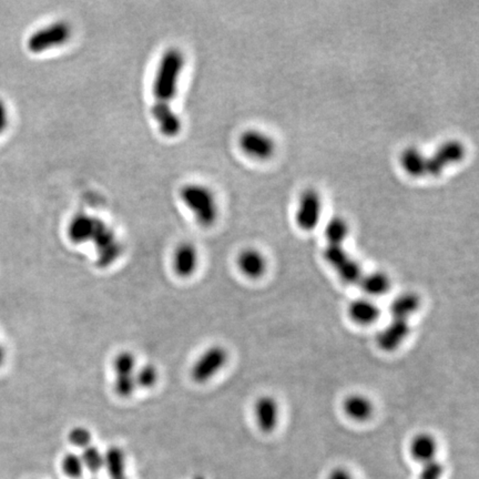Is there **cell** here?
<instances>
[{
  "label": "cell",
  "instance_id": "obj_7",
  "mask_svg": "<svg viewBox=\"0 0 479 479\" xmlns=\"http://www.w3.org/2000/svg\"><path fill=\"white\" fill-rule=\"evenodd\" d=\"M323 255L325 261L337 272V275L343 282L348 284L358 283L363 275L360 265L346 252L343 246L327 244Z\"/></svg>",
  "mask_w": 479,
  "mask_h": 479
},
{
  "label": "cell",
  "instance_id": "obj_8",
  "mask_svg": "<svg viewBox=\"0 0 479 479\" xmlns=\"http://www.w3.org/2000/svg\"><path fill=\"white\" fill-rule=\"evenodd\" d=\"M238 147L242 153L252 159H270L275 153V141L271 136L258 129H248L238 138Z\"/></svg>",
  "mask_w": 479,
  "mask_h": 479
},
{
  "label": "cell",
  "instance_id": "obj_25",
  "mask_svg": "<svg viewBox=\"0 0 479 479\" xmlns=\"http://www.w3.org/2000/svg\"><path fill=\"white\" fill-rule=\"evenodd\" d=\"M135 378L137 388L141 387L148 390V388L153 387L157 384L158 380H159V373H158L157 368L155 365L145 364V365L137 368Z\"/></svg>",
  "mask_w": 479,
  "mask_h": 479
},
{
  "label": "cell",
  "instance_id": "obj_5",
  "mask_svg": "<svg viewBox=\"0 0 479 479\" xmlns=\"http://www.w3.org/2000/svg\"><path fill=\"white\" fill-rule=\"evenodd\" d=\"M228 351L220 345H212L203 351L191 366L190 375L194 383L206 384L226 368Z\"/></svg>",
  "mask_w": 479,
  "mask_h": 479
},
{
  "label": "cell",
  "instance_id": "obj_26",
  "mask_svg": "<svg viewBox=\"0 0 479 479\" xmlns=\"http://www.w3.org/2000/svg\"><path fill=\"white\" fill-rule=\"evenodd\" d=\"M69 441L78 448L84 449L92 445V434L84 427H76L69 433Z\"/></svg>",
  "mask_w": 479,
  "mask_h": 479
},
{
  "label": "cell",
  "instance_id": "obj_15",
  "mask_svg": "<svg viewBox=\"0 0 479 479\" xmlns=\"http://www.w3.org/2000/svg\"><path fill=\"white\" fill-rule=\"evenodd\" d=\"M409 451H411V455L415 461L425 465L429 464L431 461H436L439 445H437L435 437L431 436V434H417L412 439Z\"/></svg>",
  "mask_w": 479,
  "mask_h": 479
},
{
  "label": "cell",
  "instance_id": "obj_27",
  "mask_svg": "<svg viewBox=\"0 0 479 479\" xmlns=\"http://www.w3.org/2000/svg\"><path fill=\"white\" fill-rule=\"evenodd\" d=\"M444 474L443 465L439 461H434L423 465L417 479H441Z\"/></svg>",
  "mask_w": 479,
  "mask_h": 479
},
{
  "label": "cell",
  "instance_id": "obj_13",
  "mask_svg": "<svg viewBox=\"0 0 479 479\" xmlns=\"http://www.w3.org/2000/svg\"><path fill=\"white\" fill-rule=\"evenodd\" d=\"M151 117L163 137L173 139L182 131V119L173 108L151 106Z\"/></svg>",
  "mask_w": 479,
  "mask_h": 479
},
{
  "label": "cell",
  "instance_id": "obj_18",
  "mask_svg": "<svg viewBox=\"0 0 479 479\" xmlns=\"http://www.w3.org/2000/svg\"><path fill=\"white\" fill-rule=\"evenodd\" d=\"M343 411L348 417L356 422L368 421L373 415L374 406L365 396L353 394L343 402Z\"/></svg>",
  "mask_w": 479,
  "mask_h": 479
},
{
  "label": "cell",
  "instance_id": "obj_19",
  "mask_svg": "<svg viewBox=\"0 0 479 479\" xmlns=\"http://www.w3.org/2000/svg\"><path fill=\"white\" fill-rule=\"evenodd\" d=\"M360 290L368 297H380L390 291L392 283L390 277L383 272H370L363 273L358 281Z\"/></svg>",
  "mask_w": 479,
  "mask_h": 479
},
{
  "label": "cell",
  "instance_id": "obj_11",
  "mask_svg": "<svg viewBox=\"0 0 479 479\" xmlns=\"http://www.w3.org/2000/svg\"><path fill=\"white\" fill-rule=\"evenodd\" d=\"M200 262L197 246L190 242H183L175 248L172 254V268L177 277H190L198 270Z\"/></svg>",
  "mask_w": 479,
  "mask_h": 479
},
{
  "label": "cell",
  "instance_id": "obj_29",
  "mask_svg": "<svg viewBox=\"0 0 479 479\" xmlns=\"http://www.w3.org/2000/svg\"><path fill=\"white\" fill-rule=\"evenodd\" d=\"M329 479H354V477L344 468H335Z\"/></svg>",
  "mask_w": 479,
  "mask_h": 479
},
{
  "label": "cell",
  "instance_id": "obj_30",
  "mask_svg": "<svg viewBox=\"0 0 479 479\" xmlns=\"http://www.w3.org/2000/svg\"><path fill=\"white\" fill-rule=\"evenodd\" d=\"M7 358V351H6L5 345L0 341V368L4 365Z\"/></svg>",
  "mask_w": 479,
  "mask_h": 479
},
{
  "label": "cell",
  "instance_id": "obj_14",
  "mask_svg": "<svg viewBox=\"0 0 479 479\" xmlns=\"http://www.w3.org/2000/svg\"><path fill=\"white\" fill-rule=\"evenodd\" d=\"M236 266L244 277L259 279L266 271L265 256L256 248H244L236 256Z\"/></svg>",
  "mask_w": 479,
  "mask_h": 479
},
{
  "label": "cell",
  "instance_id": "obj_16",
  "mask_svg": "<svg viewBox=\"0 0 479 479\" xmlns=\"http://www.w3.org/2000/svg\"><path fill=\"white\" fill-rule=\"evenodd\" d=\"M348 316L358 325H370L380 317V309L372 299L366 297L351 302L348 309Z\"/></svg>",
  "mask_w": 479,
  "mask_h": 479
},
{
  "label": "cell",
  "instance_id": "obj_22",
  "mask_svg": "<svg viewBox=\"0 0 479 479\" xmlns=\"http://www.w3.org/2000/svg\"><path fill=\"white\" fill-rule=\"evenodd\" d=\"M61 472L71 479L82 478L84 476L86 468L80 454L69 453L65 455L61 461Z\"/></svg>",
  "mask_w": 479,
  "mask_h": 479
},
{
  "label": "cell",
  "instance_id": "obj_6",
  "mask_svg": "<svg viewBox=\"0 0 479 479\" xmlns=\"http://www.w3.org/2000/svg\"><path fill=\"white\" fill-rule=\"evenodd\" d=\"M466 148L458 140H448L437 148L431 155L425 157V175L439 177L447 167L464 160Z\"/></svg>",
  "mask_w": 479,
  "mask_h": 479
},
{
  "label": "cell",
  "instance_id": "obj_31",
  "mask_svg": "<svg viewBox=\"0 0 479 479\" xmlns=\"http://www.w3.org/2000/svg\"><path fill=\"white\" fill-rule=\"evenodd\" d=\"M118 479H123V477H122V478H118Z\"/></svg>",
  "mask_w": 479,
  "mask_h": 479
},
{
  "label": "cell",
  "instance_id": "obj_9",
  "mask_svg": "<svg viewBox=\"0 0 479 479\" xmlns=\"http://www.w3.org/2000/svg\"><path fill=\"white\" fill-rule=\"evenodd\" d=\"M323 201L317 191L309 189L302 193L297 203L295 220L299 229L312 231L319 226L322 218Z\"/></svg>",
  "mask_w": 479,
  "mask_h": 479
},
{
  "label": "cell",
  "instance_id": "obj_28",
  "mask_svg": "<svg viewBox=\"0 0 479 479\" xmlns=\"http://www.w3.org/2000/svg\"><path fill=\"white\" fill-rule=\"evenodd\" d=\"M8 126H9V110L6 102L0 98V135H3Z\"/></svg>",
  "mask_w": 479,
  "mask_h": 479
},
{
  "label": "cell",
  "instance_id": "obj_10",
  "mask_svg": "<svg viewBox=\"0 0 479 479\" xmlns=\"http://www.w3.org/2000/svg\"><path fill=\"white\" fill-rule=\"evenodd\" d=\"M411 333V325L404 319H392L383 330L376 335V344L384 352L397 350Z\"/></svg>",
  "mask_w": 479,
  "mask_h": 479
},
{
  "label": "cell",
  "instance_id": "obj_23",
  "mask_svg": "<svg viewBox=\"0 0 479 479\" xmlns=\"http://www.w3.org/2000/svg\"><path fill=\"white\" fill-rule=\"evenodd\" d=\"M114 375H135L137 370V358L128 351L117 354L112 363Z\"/></svg>",
  "mask_w": 479,
  "mask_h": 479
},
{
  "label": "cell",
  "instance_id": "obj_21",
  "mask_svg": "<svg viewBox=\"0 0 479 479\" xmlns=\"http://www.w3.org/2000/svg\"><path fill=\"white\" fill-rule=\"evenodd\" d=\"M324 234L327 244L343 246L350 234V226H348V221L342 216H334L325 226Z\"/></svg>",
  "mask_w": 479,
  "mask_h": 479
},
{
  "label": "cell",
  "instance_id": "obj_24",
  "mask_svg": "<svg viewBox=\"0 0 479 479\" xmlns=\"http://www.w3.org/2000/svg\"><path fill=\"white\" fill-rule=\"evenodd\" d=\"M80 456L84 461V468L88 472L98 473L104 467V455L92 445L82 449Z\"/></svg>",
  "mask_w": 479,
  "mask_h": 479
},
{
  "label": "cell",
  "instance_id": "obj_3",
  "mask_svg": "<svg viewBox=\"0 0 479 479\" xmlns=\"http://www.w3.org/2000/svg\"><path fill=\"white\" fill-rule=\"evenodd\" d=\"M179 197L201 226L210 228L216 224L219 218L218 199L208 185L187 183L179 191Z\"/></svg>",
  "mask_w": 479,
  "mask_h": 479
},
{
  "label": "cell",
  "instance_id": "obj_1",
  "mask_svg": "<svg viewBox=\"0 0 479 479\" xmlns=\"http://www.w3.org/2000/svg\"><path fill=\"white\" fill-rule=\"evenodd\" d=\"M71 238L75 244L92 242L101 263H111L121 252L119 238L114 231L104 220L88 213H80L76 216L71 224Z\"/></svg>",
  "mask_w": 479,
  "mask_h": 479
},
{
  "label": "cell",
  "instance_id": "obj_20",
  "mask_svg": "<svg viewBox=\"0 0 479 479\" xmlns=\"http://www.w3.org/2000/svg\"><path fill=\"white\" fill-rule=\"evenodd\" d=\"M425 157L417 148L408 147L401 153L400 163L408 175L421 177L425 175Z\"/></svg>",
  "mask_w": 479,
  "mask_h": 479
},
{
  "label": "cell",
  "instance_id": "obj_2",
  "mask_svg": "<svg viewBox=\"0 0 479 479\" xmlns=\"http://www.w3.org/2000/svg\"><path fill=\"white\" fill-rule=\"evenodd\" d=\"M185 64V53L177 47H170L163 53L153 77V96L155 100L153 106L172 108Z\"/></svg>",
  "mask_w": 479,
  "mask_h": 479
},
{
  "label": "cell",
  "instance_id": "obj_12",
  "mask_svg": "<svg viewBox=\"0 0 479 479\" xmlns=\"http://www.w3.org/2000/svg\"><path fill=\"white\" fill-rule=\"evenodd\" d=\"M254 419L264 433H271L277 429L280 419V406L272 396H260L253 406Z\"/></svg>",
  "mask_w": 479,
  "mask_h": 479
},
{
  "label": "cell",
  "instance_id": "obj_4",
  "mask_svg": "<svg viewBox=\"0 0 479 479\" xmlns=\"http://www.w3.org/2000/svg\"><path fill=\"white\" fill-rule=\"evenodd\" d=\"M72 37V26L67 21H55L33 31L26 41V47L35 55L62 47Z\"/></svg>",
  "mask_w": 479,
  "mask_h": 479
},
{
  "label": "cell",
  "instance_id": "obj_17",
  "mask_svg": "<svg viewBox=\"0 0 479 479\" xmlns=\"http://www.w3.org/2000/svg\"><path fill=\"white\" fill-rule=\"evenodd\" d=\"M421 299L413 292H406L393 299L390 307L392 319L408 321L421 307Z\"/></svg>",
  "mask_w": 479,
  "mask_h": 479
}]
</instances>
